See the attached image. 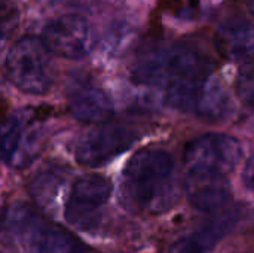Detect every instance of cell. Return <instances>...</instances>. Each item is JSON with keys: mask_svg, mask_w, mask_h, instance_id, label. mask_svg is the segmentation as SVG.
Here are the masks:
<instances>
[{"mask_svg": "<svg viewBox=\"0 0 254 253\" xmlns=\"http://www.w3.org/2000/svg\"><path fill=\"white\" fill-rule=\"evenodd\" d=\"M124 203L144 215L170 212L180 200L182 183L173 155L159 148H144L127 163L121 177Z\"/></svg>", "mask_w": 254, "mask_h": 253, "instance_id": "1", "label": "cell"}, {"mask_svg": "<svg viewBox=\"0 0 254 253\" xmlns=\"http://www.w3.org/2000/svg\"><path fill=\"white\" fill-rule=\"evenodd\" d=\"M49 134V112L25 107L12 112L1 127L0 151L6 166L15 170L30 167L45 149Z\"/></svg>", "mask_w": 254, "mask_h": 253, "instance_id": "2", "label": "cell"}, {"mask_svg": "<svg viewBox=\"0 0 254 253\" xmlns=\"http://www.w3.org/2000/svg\"><path fill=\"white\" fill-rule=\"evenodd\" d=\"M165 103L205 122H225L235 109L228 89L211 75L170 84L165 88Z\"/></svg>", "mask_w": 254, "mask_h": 253, "instance_id": "3", "label": "cell"}, {"mask_svg": "<svg viewBox=\"0 0 254 253\" xmlns=\"http://www.w3.org/2000/svg\"><path fill=\"white\" fill-rule=\"evenodd\" d=\"M52 52L42 37L24 36L9 49L4 72L9 82L19 91L31 95H43L51 91L55 72Z\"/></svg>", "mask_w": 254, "mask_h": 253, "instance_id": "4", "label": "cell"}, {"mask_svg": "<svg viewBox=\"0 0 254 253\" xmlns=\"http://www.w3.org/2000/svg\"><path fill=\"white\" fill-rule=\"evenodd\" d=\"M241 142L225 133H207L188 143L183 164L188 179H228L243 158Z\"/></svg>", "mask_w": 254, "mask_h": 253, "instance_id": "5", "label": "cell"}, {"mask_svg": "<svg viewBox=\"0 0 254 253\" xmlns=\"http://www.w3.org/2000/svg\"><path fill=\"white\" fill-rule=\"evenodd\" d=\"M211 61L188 46H171L144 57L134 70V78L147 85H164L210 76Z\"/></svg>", "mask_w": 254, "mask_h": 253, "instance_id": "6", "label": "cell"}, {"mask_svg": "<svg viewBox=\"0 0 254 253\" xmlns=\"http://www.w3.org/2000/svg\"><path fill=\"white\" fill-rule=\"evenodd\" d=\"M112 192V182L101 174L88 173L77 177L71 183L64 203L65 221L82 231L98 228Z\"/></svg>", "mask_w": 254, "mask_h": 253, "instance_id": "7", "label": "cell"}, {"mask_svg": "<svg viewBox=\"0 0 254 253\" xmlns=\"http://www.w3.org/2000/svg\"><path fill=\"white\" fill-rule=\"evenodd\" d=\"M140 139V131L128 124L106 122L83 134L74 146L76 161L89 169H98L127 152Z\"/></svg>", "mask_w": 254, "mask_h": 253, "instance_id": "8", "label": "cell"}, {"mask_svg": "<svg viewBox=\"0 0 254 253\" xmlns=\"http://www.w3.org/2000/svg\"><path fill=\"white\" fill-rule=\"evenodd\" d=\"M40 37L52 54L68 60L88 57L95 43L91 24L74 13L61 15L49 21L43 27Z\"/></svg>", "mask_w": 254, "mask_h": 253, "instance_id": "9", "label": "cell"}, {"mask_svg": "<svg viewBox=\"0 0 254 253\" xmlns=\"http://www.w3.org/2000/svg\"><path fill=\"white\" fill-rule=\"evenodd\" d=\"M28 253H100L68 230L39 221L24 234Z\"/></svg>", "mask_w": 254, "mask_h": 253, "instance_id": "10", "label": "cell"}, {"mask_svg": "<svg viewBox=\"0 0 254 253\" xmlns=\"http://www.w3.org/2000/svg\"><path fill=\"white\" fill-rule=\"evenodd\" d=\"M71 115L85 124L101 125L110 122L115 115V107L106 91L95 85H80L68 95Z\"/></svg>", "mask_w": 254, "mask_h": 253, "instance_id": "11", "label": "cell"}, {"mask_svg": "<svg viewBox=\"0 0 254 253\" xmlns=\"http://www.w3.org/2000/svg\"><path fill=\"white\" fill-rule=\"evenodd\" d=\"M216 48L219 54L231 61L254 58V22L238 18L223 22L216 31Z\"/></svg>", "mask_w": 254, "mask_h": 253, "instance_id": "12", "label": "cell"}, {"mask_svg": "<svg viewBox=\"0 0 254 253\" xmlns=\"http://www.w3.org/2000/svg\"><path fill=\"white\" fill-rule=\"evenodd\" d=\"M237 222V213H228L216 218L204 227L179 239L171 245L168 253H213L217 245L234 230Z\"/></svg>", "mask_w": 254, "mask_h": 253, "instance_id": "13", "label": "cell"}, {"mask_svg": "<svg viewBox=\"0 0 254 253\" xmlns=\"http://www.w3.org/2000/svg\"><path fill=\"white\" fill-rule=\"evenodd\" d=\"M186 192L192 207L205 215L222 212L232 198L228 179H188Z\"/></svg>", "mask_w": 254, "mask_h": 253, "instance_id": "14", "label": "cell"}, {"mask_svg": "<svg viewBox=\"0 0 254 253\" xmlns=\"http://www.w3.org/2000/svg\"><path fill=\"white\" fill-rule=\"evenodd\" d=\"M63 173L60 167H49L37 174L33 182L31 194L39 206L51 207L55 204L57 195L63 186Z\"/></svg>", "mask_w": 254, "mask_h": 253, "instance_id": "15", "label": "cell"}, {"mask_svg": "<svg viewBox=\"0 0 254 253\" xmlns=\"http://www.w3.org/2000/svg\"><path fill=\"white\" fill-rule=\"evenodd\" d=\"M235 88L240 100L244 104L254 107V60L240 67L235 79Z\"/></svg>", "mask_w": 254, "mask_h": 253, "instance_id": "16", "label": "cell"}, {"mask_svg": "<svg viewBox=\"0 0 254 253\" xmlns=\"http://www.w3.org/2000/svg\"><path fill=\"white\" fill-rule=\"evenodd\" d=\"M243 183L246 189L254 195V155L250 157L243 170Z\"/></svg>", "mask_w": 254, "mask_h": 253, "instance_id": "17", "label": "cell"}, {"mask_svg": "<svg viewBox=\"0 0 254 253\" xmlns=\"http://www.w3.org/2000/svg\"><path fill=\"white\" fill-rule=\"evenodd\" d=\"M249 7H250V12L254 16V0H249Z\"/></svg>", "mask_w": 254, "mask_h": 253, "instance_id": "18", "label": "cell"}]
</instances>
